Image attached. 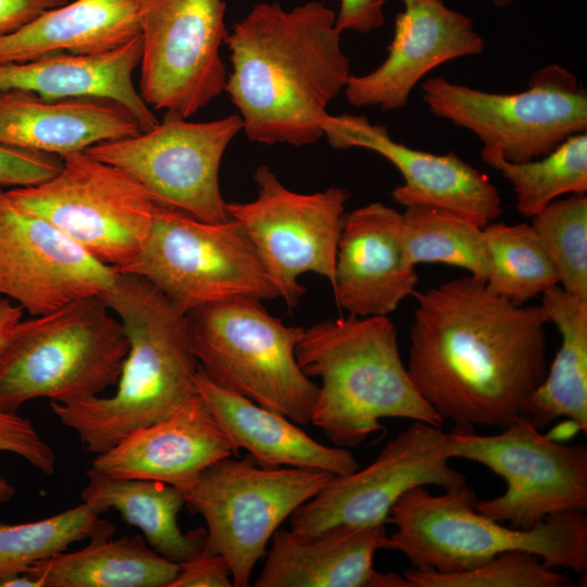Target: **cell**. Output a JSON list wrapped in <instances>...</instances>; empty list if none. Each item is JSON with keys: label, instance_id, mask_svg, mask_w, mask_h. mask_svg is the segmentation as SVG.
I'll use <instances>...</instances> for the list:
<instances>
[{"label": "cell", "instance_id": "cell-1", "mask_svg": "<svg viewBox=\"0 0 587 587\" xmlns=\"http://www.w3.org/2000/svg\"><path fill=\"white\" fill-rule=\"evenodd\" d=\"M410 377L459 427H505L547 375L542 307L514 305L470 275L413 292Z\"/></svg>", "mask_w": 587, "mask_h": 587}, {"label": "cell", "instance_id": "cell-2", "mask_svg": "<svg viewBox=\"0 0 587 587\" xmlns=\"http://www.w3.org/2000/svg\"><path fill=\"white\" fill-rule=\"evenodd\" d=\"M225 43L230 73L224 91L248 139L299 147L324 136L327 107L351 76L332 9L317 1L291 9L260 2Z\"/></svg>", "mask_w": 587, "mask_h": 587}, {"label": "cell", "instance_id": "cell-3", "mask_svg": "<svg viewBox=\"0 0 587 587\" xmlns=\"http://www.w3.org/2000/svg\"><path fill=\"white\" fill-rule=\"evenodd\" d=\"M101 298L121 321L128 340L117 389L110 397L50 402L60 422L96 454L197 397L199 370L186 314L149 282L117 272Z\"/></svg>", "mask_w": 587, "mask_h": 587}, {"label": "cell", "instance_id": "cell-4", "mask_svg": "<svg viewBox=\"0 0 587 587\" xmlns=\"http://www.w3.org/2000/svg\"><path fill=\"white\" fill-rule=\"evenodd\" d=\"M296 358L308 377L322 380L310 424L337 447L361 445L384 428L382 419L445 422L415 388L388 316L320 321L304 328Z\"/></svg>", "mask_w": 587, "mask_h": 587}, {"label": "cell", "instance_id": "cell-5", "mask_svg": "<svg viewBox=\"0 0 587 587\" xmlns=\"http://www.w3.org/2000/svg\"><path fill=\"white\" fill-rule=\"evenodd\" d=\"M465 484L433 496L425 486L405 491L387 523L396 530L384 549L399 551L420 571L452 573L482 565L507 551H527L549 567L587 571V516L569 511L526 529L505 527L475 510Z\"/></svg>", "mask_w": 587, "mask_h": 587}, {"label": "cell", "instance_id": "cell-6", "mask_svg": "<svg viewBox=\"0 0 587 587\" xmlns=\"http://www.w3.org/2000/svg\"><path fill=\"white\" fill-rule=\"evenodd\" d=\"M127 352L123 325L100 297L22 320L0 366V410L99 396L117 383Z\"/></svg>", "mask_w": 587, "mask_h": 587}, {"label": "cell", "instance_id": "cell-7", "mask_svg": "<svg viewBox=\"0 0 587 587\" xmlns=\"http://www.w3.org/2000/svg\"><path fill=\"white\" fill-rule=\"evenodd\" d=\"M186 321L192 352L211 380L300 426L310 424L320 387L296 358L303 327L284 324L250 298L196 308Z\"/></svg>", "mask_w": 587, "mask_h": 587}, {"label": "cell", "instance_id": "cell-8", "mask_svg": "<svg viewBox=\"0 0 587 587\" xmlns=\"http://www.w3.org/2000/svg\"><path fill=\"white\" fill-rule=\"evenodd\" d=\"M120 273L146 279L185 314L237 298H279L235 221L204 222L158 203L145 243Z\"/></svg>", "mask_w": 587, "mask_h": 587}, {"label": "cell", "instance_id": "cell-9", "mask_svg": "<svg viewBox=\"0 0 587 587\" xmlns=\"http://www.w3.org/2000/svg\"><path fill=\"white\" fill-rule=\"evenodd\" d=\"M334 474L297 467H263L248 454L207 467L183 495L207 525L204 553L228 563L233 586L247 587L279 525L317 495Z\"/></svg>", "mask_w": 587, "mask_h": 587}, {"label": "cell", "instance_id": "cell-10", "mask_svg": "<svg viewBox=\"0 0 587 587\" xmlns=\"http://www.w3.org/2000/svg\"><path fill=\"white\" fill-rule=\"evenodd\" d=\"M422 91L435 115L478 137L480 154L509 162L544 157L587 129V92L559 64L535 72L528 88L514 93L483 91L442 77L426 79Z\"/></svg>", "mask_w": 587, "mask_h": 587}, {"label": "cell", "instance_id": "cell-11", "mask_svg": "<svg viewBox=\"0 0 587 587\" xmlns=\"http://www.w3.org/2000/svg\"><path fill=\"white\" fill-rule=\"evenodd\" d=\"M4 192L117 272L145 243L155 204L129 175L85 151L63 157L51 178Z\"/></svg>", "mask_w": 587, "mask_h": 587}, {"label": "cell", "instance_id": "cell-12", "mask_svg": "<svg viewBox=\"0 0 587 587\" xmlns=\"http://www.w3.org/2000/svg\"><path fill=\"white\" fill-rule=\"evenodd\" d=\"M447 453L480 463L505 480L503 495L476 501L475 510L512 528H532L550 515L587 509L586 445L558 442L524 415L497 435L450 433Z\"/></svg>", "mask_w": 587, "mask_h": 587}, {"label": "cell", "instance_id": "cell-13", "mask_svg": "<svg viewBox=\"0 0 587 587\" xmlns=\"http://www.w3.org/2000/svg\"><path fill=\"white\" fill-rule=\"evenodd\" d=\"M240 130L238 114L190 122L166 111L151 129L100 142L85 152L125 172L154 203L204 222L223 223L229 216L220 189V166Z\"/></svg>", "mask_w": 587, "mask_h": 587}, {"label": "cell", "instance_id": "cell-14", "mask_svg": "<svg viewBox=\"0 0 587 587\" xmlns=\"http://www.w3.org/2000/svg\"><path fill=\"white\" fill-rule=\"evenodd\" d=\"M253 180L255 199L226 203L227 214L250 240L279 298L292 309L305 294L300 275L312 272L334 286L349 192L339 187L292 191L265 164L257 168Z\"/></svg>", "mask_w": 587, "mask_h": 587}, {"label": "cell", "instance_id": "cell-15", "mask_svg": "<svg viewBox=\"0 0 587 587\" xmlns=\"http://www.w3.org/2000/svg\"><path fill=\"white\" fill-rule=\"evenodd\" d=\"M139 93L154 110L190 117L225 89L224 0H141Z\"/></svg>", "mask_w": 587, "mask_h": 587}, {"label": "cell", "instance_id": "cell-16", "mask_svg": "<svg viewBox=\"0 0 587 587\" xmlns=\"http://www.w3.org/2000/svg\"><path fill=\"white\" fill-rule=\"evenodd\" d=\"M447 436L441 427L415 421L388 441L370 465L334 475L289 516L291 528L316 533L386 524L391 507L405 491L427 485L447 490L465 484V476L449 463Z\"/></svg>", "mask_w": 587, "mask_h": 587}, {"label": "cell", "instance_id": "cell-17", "mask_svg": "<svg viewBox=\"0 0 587 587\" xmlns=\"http://www.w3.org/2000/svg\"><path fill=\"white\" fill-rule=\"evenodd\" d=\"M117 271L48 221L15 205L0 189V295L38 316L102 297Z\"/></svg>", "mask_w": 587, "mask_h": 587}, {"label": "cell", "instance_id": "cell-18", "mask_svg": "<svg viewBox=\"0 0 587 587\" xmlns=\"http://www.w3.org/2000/svg\"><path fill=\"white\" fill-rule=\"evenodd\" d=\"M323 133L336 149L372 150L401 173L404 184L396 187L392 199L404 208L429 205L459 214L480 227L502 213L501 197L488 176L455 153L434 154L395 141L387 128L365 116L327 115Z\"/></svg>", "mask_w": 587, "mask_h": 587}, {"label": "cell", "instance_id": "cell-19", "mask_svg": "<svg viewBox=\"0 0 587 587\" xmlns=\"http://www.w3.org/2000/svg\"><path fill=\"white\" fill-rule=\"evenodd\" d=\"M402 2L387 58L372 72L348 79L344 92L353 107L403 109L415 85L433 68L484 50L472 18L441 0Z\"/></svg>", "mask_w": 587, "mask_h": 587}, {"label": "cell", "instance_id": "cell-20", "mask_svg": "<svg viewBox=\"0 0 587 587\" xmlns=\"http://www.w3.org/2000/svg\"><path fill=\"white\" fill-rule=\"evenodd\" d=\"M417 282L404 247L401 213L373 202L345 216L332 287L339 308L354 316H388L415 291Z\"/></svg>", "mask_w": 587, "mask_h": 587}, {"label": "cell", "instance_id": "cell-21", "mask_svg": "<svg viewBox=\"0 0 587 587\" xmlns=\"http://www.w3.org/2000/svg\"><path fill=\"white\" fill-rule=\"evenodd\" d=\"M229 455L238 453L197 396L97 454L91 467L116 477L162 482L184 494L207 467Z\"/></svg>", "mask_w": 587, "mask_h": 587}, {"label": "cell", "instance_id": "cell-22", "mask_svg": "<svg viewBox=\"0 0 587 587\" xmlns=\"http://www.w3.org/2000/svg\"><path fill=\"white\" fill-rule=\"evenodd\" d=\"M140 132L136 117L110 99L0 91V145L63 158Z\"/></svg>", "mask_w": 587, "mask_h": 587}, {"label": "cell", "instance_id": "cell-23", "mask_svg": "<svg viewBox=\"0 0 587 587\" xmlns=\"http://www.w3.org/2000/svg\"><path fill=\"white\" fill-rule=\"evenodd\" d=\"M386 524L337 526L316 533L278 528L255 587H378L373 567Z\"/></svg>", "mask_w": 587, "mask_h": 587}, {"label": "cell", "instance_id": "cell-24", "mask_svg": "<svg viewBox=\"0 0 587 587\" xmlns=\"http://www.w3.org/2000/svg\"><path fill=\"white\" fill-rule=\"evenodd\" d=\"M197 392L235 451L246 449L263 467H297L344 475L359 469L344 447L311 438L298 424L211 380L200 369Z\"/></svg>", "mask_w": 587, "mask_h": 587}, {"label": "cell", "instance_id": "cell-25", "mask_svg": "<svg viewBox=\"0 0 587 587\" xmlns=\"http://www.w3.org/2000/svg\"><path fill=\"white\" fill-rule=\"evenodd\" d=\"M141 52L140 34L122 47L102 53H57L21 63H0V91L16 89L46 99H110L126 108L146 132L159 120L133 82Z\"/></svg>", "mask_w": 587, "mask_h": 587}, {"label": "cell", "instance_id": "cell-26", "mask_svg": "<svg viewBox=\"0 0 587 587\" xmlns=\"http://www.w3.org/2000/svg\"><path fill=\"white\" fill-rule=\"evenodd\" d=\"M141 0H75L0 37V63L57 53L96 54L141 34Z\"/></svg>", "mask_w": 587, "mask_h": 587}, {"label": "cell", "instance_id": "cell-27", "mask_svg": "<svg viewBox=\"0 0 587 587\" xmlns=\"http://www.w3.org/2000/svg\"><path fill=\"white\" fill-rule=\"evenodd\" d=\"M82 502L98 514L109 509L136 526L148 545L163 558L183 564L200 555L207 532L199 527L183 532L177 516L185 504L183 492L168 484L138 478L116 477L90 467Z\"/></svg>", "mask_w": 587, "mask_h": 587}, {"label": "cell", "instance_id": "cell-28", "mask_svg": "<svg viewBox=\"0 0 587 587\" xmlns=\"http://www.w3.org/2000/svg\"><path fill=\"white\" fill-rule=\"evenodd\" d=\"M540 305L558 328L561 346L522 415L538 429L567 417L587 434V301L555 285L541 295Z\"/></svg>", "mask_w": 587, "mask_h": 587}, {"label": "cell", "instance_id": "cell-29", "mask_svg": "<svg viewBox=\"0 0 587 587\" xmlns=\"http://www.w3.org/2000/svg\"><path fill=\"white\" fill-rule=\"evenodd\" d=\"M179 571L139 535L91 539L73 552L36 562L27 572L40 587H170Z\"/></svg>", "mask_w": 587, "mask_h": 587}, {"label": "cell", "instance_id": "cell-30", "mask_svg": "<svg viewBox=\"0 0 587 587\" xmlns=\"http://www.w3.org/2000/svg\"><path fill=\"white\" fill-rule=\"evenodd\" d=\"M407 255L413 265L444 263L486 282L489 255L484 227L435 207L414 204L402 213Z\"/></svg>", "mask_w": 587, "mask_h": 587}, {"label": "cell", "instance_id": "cell-31", "mask_svg": "<svg viewBox=\"0 0 587 587\" xmlns=\"http://www.w3.org/2000/svg\"><path fill=\"white\" fill-rule=\"evenodd\" d=\"M489 255L486 288L514 305L559 285L557 271L530 224L492 222L484 227Z\"/></svg>", "mask_w": 587, "mask_h": 587}, {"label": "cell", "instance_id": "cell-32", "mask_svg": "<svg viewBox=\"0 0 587 587\" xmlns=\"http://www.w3.org/2000/svg\"><path fill=\"white\" fill-rule=\"evenodd\" d=\"M512 186L517 210L532 217L565 193L587 191V135L569 137L550 153L526 162L480 154Z\"/></svg>", "mask_w": 587, "mask_h": 587}, {"label": "cell", "instance_id": "cell-33", "mask_svg": "<svg viewBox=\"0 0 587 587\" xmlns=\"http://www.w3.org/2000/svg\"><path fill=\"white\" fill-rule=\"evenodd\" d=\"M113 534L114 526L83 502L43 520L0 523V580L27 573L36 562L66 551L75 542Z\"/></svg>", "mask_w": 587, "mask_h": 587}, {"label": "cell", "instance_id": "cell-34", "mask_svg": "<svg viewBox=\"0 0 587 587\" xmlns=\"http://www.w3.org/2000/svg\"><path fill=\"white\" fill-rule=\"evenodd\" d=\"M530 218V226L552 262L561 287L587 301L586 193L555 199Z\"/></svg>", "mask_w": 587, "mask_h": 587}, {"label": "cell", "instance_id": "cell-35", "mask_svg": "<svg viewBox=\"0 0 587 587\" xmlns=\"http://www.w3.org/2000/svg\"><path fill=\"white\" fill-rule=\"evenodd\" d=\"M410 587H567L569 576L549 567L536 554L514 550L460 572L438 573L409 570L403 575Z\"/></svg>", "mask_w": 587, "mask_h": 587}, {"label": "cell", "instance_id": "cell-36", "mask_svg": "<svg viewBox=\"0 0 587 587\" xmlns=\"http://www.w3.org/2000/svg\"><path fill=\"white\" fill-rule=\"evenodd\" d=\"M0 452L14 453L46 475H53L57 471L54 450L33 423L17 412L0 410ZM14 495L13 485L0 477V504L9 502Z\"/></svg>", "mask_w": 587, "mask_h": 587}, {"label": "cell", "instance_id": "cell-37", "mask_svg": "<svg viewBox=\"0 0 587 587\" xmlns=\"http://www.w3.org/2000/svg\"><path fill=\"white\" fill-rule=\"evenodd\" d=\"M61 167L58 155L0 145V189L37 185Z\"/></svg>", "mask_w": 587, "mask_h": 587}, {"label": "cell", "instance_id": "cell-38", "mask_svg": "<svg viewBox=\"0 0 587 587\" xmlns=\"http://www.w3.org/2000/svg\"><path fill=\"white\" fill-rule=\"evenodd\" d=\"M230 569L220 554L202 552L179 564V571L170 587H230Z\"/></svg>", "mask_w": 587, "mask_h": 587}, {"label": "cell", "instance_id": "cell-39", "mask_svg": "<svg viewBox=\"0 0 587 587\" xmlns=\"http://www.w3.org/2000/svg\"><path fill=\"white\" fill-rule=\"evenodd\" d=\"M384 2L385 0H340V8L336 13L337 28L341 33H370L379 28L385 23Z\"/></svg>", "mask_w": 587, "mask_h": 587}, {"label": "cell", "instance_id": "cell-40", "mask_svg": "<svg viewBox=\"0 0 587 587\" xmlns=\"http://www.w3.org/2000/svg\"><path fill=\"white\" fill-rule=\"evenodd\" d=\"M70 0H0V37L9 35L48 10Z\"/></svg>", "mask_w": 587, "mask_h": 587}, {"label": "cell", "instance_id": "cell-41", "mask_svg": "<svg viewBox=\"0 0 587 587\" xmlns=\"http://www.w3.org/2000/svg\"><path fill=\"white\" fill-rule=\"evenodd\" d=\"M22 316L23 309L18 304L0 298V366L11 349Z\"/></svg>", "mask_w": 587, "mask_h": 587}, {"label": "cell", "instance_id": "cell-42", "mask_svg": "<svg viewBox=\"0 0 587 587\" xmlns=\"http://www.w3.org/2000/svg\"><path fill=\"white\" fill-rule=\"evenodd\" d=\"M491 1L497 7H505V5L510 4L511 2H513L514 0H491Z\"/></svg>", "mask_w": 587, "mask_h": 587}]
</instances>
